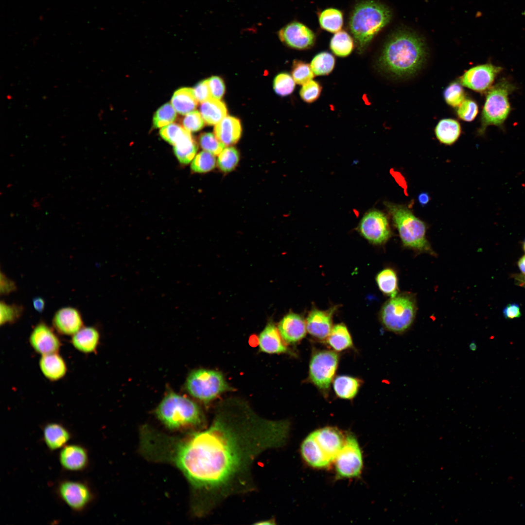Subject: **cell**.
Returning a JSON list of instances; mask_svg holds the SVG:
<instances>
[{"mask_svg": "<svg viewBox=\"0 0 525 525\" xmlns=\"http://www.w3.org/2000/svg\"><path fill=\"white\" fill-rule=\"evenodd\" d=\"M292 76L296 83L303 85L312 80L314 73L308 64L295 60L292 68Z\"/></svg>", "mask_w": 525, "mask_h": 525, "instance_id": "ab89813d", "label": "cell"}, {"mask_svg": "<svg viewBox=\"0 0 525 525\" xmlns=\"http://www.w3.org/2000/svg\"><path fill=\"white\" fill-rule=\"evenodd\" d=\"M320 27L324 30L337 33L340 31L344 22L343 14L339 9L329 8L318 13Z\"/></svg>", "mask_w": 525, "mask_h": 525, "instance_id": "f546056e", "label": "cell"}, {"mask_svg": "<svg viewBox=\"0 0 525 525\" xmlns=\"http://www.w3.org/2000/svg\"><path fill=\"white\" fill-rule=\"evenodd\" d=\"M335 308L328 311L312 310L306 319L308 332L313 337L324 340L327 338L332 328V316Z\"/></svg>", "mask_w": 525, "mask_h": 525, "instance_id": "d6986e66", "label": "cell"}, {"mask_svg": "<svg viewBox=\"0 0 525 525\" xmlns=\"http://www.w3.org/2000/svg\"><path fill=\"white\" fill-rule=\"evenodd\" d=\"M346 435L338 429L327 426L308 435L300 445L304 461L316 469L327 468L334 463L344 444Z\"/></svg>", "mask_w": 525, "mask_h": 525, "instance_id": "5b68a950", "label": "cell"}, {"mask_svg": "<svg viewBox=\"0 0 525 525\" xmlns=\"http://www.w3.org/2000/svg\"><path fill=\"white\" fill-rule=\"evenodd\" d=\"M22 306L7 304L1 301L0 303V324L4 325L15 323L22 315Z\"/></svg>", "mask_w": 525, "mask_h": 525, "instance_id": "f35d334b", "label": "cell"}, {"mask_svg": "<svg viewBox=\"0 0 525 525\" xmlns=\"http://www.w3.org/2000/svg\"><path fill=\"white\" fill-rule=\"evenodd\" d=\"M327 339L328 344L336 351H342L352 346L349 330L342 323L333 326Z\"/></svg>", "mask_w": 525, "mask_h": 525, "instance_id": "4dcf8cb0", "label": "cell"}, {"mask_svg": "<svg viewBox=\"0 0 525 525\" xmlns=\"http://www.w3.org/2000/svg\"><path fill=\"white\" fill-rule=\"evenodd\" d=\"M274 522H275V521L273 520V519H269V520H267L262 521L261 522H260L259 523H257L256 524H260H260L261 525H262H262H265V524L272 525V524H275V523Z\"/></svg>", "mask_w": 525, "mask_h": 525, "instance_id": "6f0895ef", "label": "cell"}, {"mask_svg": "<svg viewBox=\"0 0 525 525\" xmlns=\"http://www.w3.org/2000/svg\"><path fill=\"white\" fill-rule=\"evenodd\" d=\"M290 423L259 416L245 401L230 398L217 405L209 427L183 437L153 428L142 438L147 460L171 464L191 488L194 515L206 516L227 498L253 490V464L262 453L283 447Z\"/></svg>", "mask_w": 525, "mask_h": 525, "instance_id": "6da1fadb", "label": "cell"}, {"mask_svg": "<svg viewBox=\"0 0 525 525\" xmlns=\"http://www.w3.org/2000/svg\"><path fill=\"white\" fill-rule=\"evenodd\" d=\"M200 113L208 125H215L227 116V108L225 104L220 100L210 98L201 103Z\"/></svg>", "mask_w": 525, "mask_h": 525, "instance_id": "83f0119b", "label": "cell"}, {"mask_svg": "<svg viewBox=\"0 0 525 525\" xmlns=\"http://www.w3.org/2000/svg\"><path fill=\"white\" fill-rule=\"evenodd\" d=\"M280 333L288 344H294L300 341L306 333V322L300 315L290 313L285 315L278 325Z\"/></svg>", "mask_w": 525, "mask_h": 525, "instance_id": "ac0fdd59", "label": "cell"}, {"mask_svg": "<svg viewBox=\"0 0 525 525\" xmlns=\"http://www.w3.org/2000/svg\"><path fill=\"white\" fill-rule=\"evenodd\" d=\"M171 104L166 103L156 112L153 119L155 128H160L172 123L176 118V113Z\"/></svg>", "mask_w": 525, "mask_h": 525, "instance_id": "74e56055", "label": "cell"}, {"mask_svg": "<svg viewBox=\"0 0 525 525\" xmlns=\"http://www.w3.org/2000/svg\"><path fill=\"white\" fill-rule=\"evenodd\" d=\"M295 88V82L289 74L280 73L275 78L273 88L275 92L281 96H287L293 92Z\"/></svg>", "mask_w": 525, "mask_h": 525, "instance_id": "7bdbcfd3", "label": "cell"}, {"mask_svg": "<svg viewBox=\"0 0 525 525\" xmlns=\"http://www.w3.org/2000/svg\"><path fill=\"white\" fill-rule=\"evenodd\" d=\"M189 132L183 126L172 123L162 127L159 131V134L164 140L174 145L181 140Z\"/></svg>", "mask_w": 525, "mask_h": 525, "instance_id": "b9f144b4", "label": "cell"}, {"mask_svg": "<svg viewBox=\"0 0 525 525\" xmlns=\"http://www.w3.org/2000/svg\"><path fill=\"white\" fill-rule=\"evenodd\" d=\"M39 366L43 376L52 382L64 378L68 370L65 360L58 352L41 355Z\"/></svg>", "mask_w": 525, "mask_h": 525, "instance_id": "44dd1931", "label": "cell"}, {"mask_svg": "<svg viewBox=\"0 0 525 525\" xmlns=\"http://www.w3.org/2000/svg\"><path fill=\"white\" fill-rule=\"evenodd\" d=\"M211 98L220 100L225 92V85L219 76H213L208 79Z\"/></svg>", "mask_w": 525, "mask_h": 525, "instance_id": "c3c4849f", "label": "cell"}, {"mask_svg": "<svg viewBox=\"0 0 525 525\" xmlns=\"http://www.w3.org/2000/svg\"><path fill=\"white\" fill-rule=\"evenodd\" d=\"M404 246L416 251L434 254L426 238L425 223L406 207L385 203Z\"/></svg>", "mask_w": 525, "mask_h": 525, "instance_id": "8992f818", "label": "cell"}, {"mask_svg": "<svg viewBox=\"0 0 525 525\" xmlns=\"http://www.w3.org/2000/svg\"><path fill=\"white\" fill-rule=\"evenodd\" d=\"M503 314L506 319L519 318L521 316L520 306L518 303L508 304L503 309Z\"/></svg>", "mask_w": 525, "mask_h": 525, "instance_id": "816d5d0a", "label": "cell"}, {"mask_svg": "<svg viewBox=\"0 0 525 525\" xmlns=\"http://www.w3.org/2000/svg\"><path fill=\"white\" fill-rule=\"evenodd\" d=\"M175 154L179 162L183 164L190 163L194 157L197 151V144L190 132L174 145Z\"/></svg>", "mask_w": 525, "mask_h": 525, "instance_id": "d6a6232c", "label": "cell"}, {"mask_svg": "<svg viewBox=\"0 0 525 525\" xmlns=\"http://www.w3.org/2000/svg\"><path fill=\"white\" fill-rule=\"evenodd\" d=\"M391 17L389 8L378 1L362 0L355 4L349 17L348 27L359 52L366 50Z\"/></svg>", "mask_w": 525, "mask_h": 525, "instance_id": "3957f363", "label": "cell"}, {"mask_svg": "<svg viewBox=\"0 0 525 525\" xmlns=\"http://www.w3.org/2000/svg\"><path fill=\"white\" fill-rule=\"evenodd\" d=\"M358 230L364 238L374 244L385 243L391 234L386 216L376 210H369L363 216Z\"/></svg>", "mask_w": 525, "mask_h": 525, "instance_id": "7c38bea8", "label": "cell"}, {"mask_svg": "<svg viewBox=\"0 0 525 525\" xmlns=\"http://www.w3.org/2000/svg\"><path fill=\"white\" fill-rule=\"evenodd\" d=\"M0 294L8 295L16 290L17 288L15 283L7 278L2 272L0 273Z\"/></svg>", "mask_w": 525, "mask_h": 525, "instance_id": "f907efd6", "label": "cell"}, {"mask_svg": "<svg viewBox=\"0 0 525 525\" xmlns=\"http://www.w3.org/2000/svg\"><path fill=\"white\" fill-rule=\"evenodd\" d=\"M33 305L36 311L41 312L45 307V301L42 298L36 297L33 300Z\"/></svg>", "mask_w": 525, "mask_h": 525, "instance_id": "f5cc1de1", "label": "cell"}, {"mask_svg": "<svg viewBox=\"0 0 525 525\" xmlns=\"http://www.w3.org/2000/svg\"><path fill=\"white\" fill-rule=\"evenodd\" d=\"M337 478L359 477L363 467L362 451L354 435L348 433L342 449L334 463Z\"/></svg>", "mask_w": 525, "mask_h": 525, "instance_id": "30bf717a", "label": "cell"}, {"mask_svg": "<svg viewBox=\"0 0 525 525\" xmlns=\"http://www.w3.org/2000/svg\"><path fill=\"white\" fill-rule=\"evenodd\" d=\"M240 159V154L236 148L229 146L224 148L218 155L217 165L224 173H229L237 166Z\"/></svg>", "mask_w": 525, "mask_h": 525, "instance_id": "d590c367", "label": "cell"}, {"mask_svg": "<svg viewBox=\"0 0 525 525\" xmlns=\"http://www.w3.org/2000/svg\"><path fill=\"white\" fill-rule=\"evenodd\" d=\"M523 248L524 251L525 252V239L524 240V241L523 242Z\"/></svg>", "mask_w": 525, "mask_h": 525, "instance_id": "680465c9", "label": "cell"}, {"mask_svg": "<svg viewBox=\"0 0 525 525\" xmlns=\"http://www.w3.org/2000/svg\"><path fill=\"white\" fill-rule=\"evenodd\" d=\"M416 312V301L413 297L402 294L390 298L384 304L380 312V319L385 329L400 334L411 326Z\"/></svg>", "mask_w": 525, "mask_h": 525, "instance_id": "52a82bcc", "label": "cell"}, {"mask_svg": "<svg viewBox=\"0 0 525 525\" xmlns=\"http://www.w3.org/2000/svg\"><path fill=\"white\" fill-rule=\"evenodd\" d=\"M361 385V381L355 377L340 375L336 377L333 383V389L336 395L343 399H353L357 394Z\"/></svg>", "mask_w": 525, "mask_h": 525, "instance_id": "f1b7e54d", "label": "cell"}, {"mask_svg": "<svg viewBox=\"0 0 525 525\" xmlns=\"http://www.w3.org/2000/svg\"><path fill=\"white\" fill-rule=\"evenodd\" d=\"M520 506L523 509H524L525 508V505L524 504V503H521Z\"/></svg>", "mask_w": 525, "mask_h": 525, "instance_id": "91938a15", "label": "cell"}, {"mask_svg": "<svg viewBox=\"0 0 525 525\" xmlns=\"http://www.w3.org/2000/svg\"><path fill=\"white\" fill-rule=\"evenodd\" d=\"M280 332L273 322H269L258 337L260 350L268 354H281L289 351Z\"/></svg>", "mask_w": 525, "mask_h": 525, "instance_id": "ffe728a7", "label": "cell"}, {"mask_svg": "<svg viewBox=\"0 0 525 525\" xmlns=\"http://www.w3.org/2000/svg\"><path fill=\"white\" fill-rule=\"evenodd\" d=\"M182 122L183 127L190 132L199 131L205 125V121L200 112L197 110L186 115Z\"/></svg>", "mask_w": 525, "mask_h": 525, "instance_id": "7dc6e473", "label": "cell"}, {"mask_svg": "<svg viewBox=\"0 0 525 525\" xmlns=\"http://www.w3.org/2000/svg\"><path fill=\"white\" fill-rule=\"evenodd\" d=\"M376 280L380 290L385 295L394 297L398 295V279L395 271L391 268L382 270L377 275Z\"/></svg>", "mask_w": 525, "mask_h": 525, "instance_id": "836d02e7", "label": "cell"}, {"mask_svg": "<svg viewBox=\"0 0 525 525\" xmlns=\"http://www.w3.org/2000/svg\"><path fill=\"white\" fill-rule=\"evenodd\" d=\"M58 493L71 509L80 511L91 501L93 496L89 488L85 483L65 481L60 484Z\"/></svg>", "mask_w": 525, "mask_h": 525, "instance_id": "2e32d148", "label": "cell"}, {"mask_svg": "<svg viewBox=\"0 0 525 525\" xmlns=\"http://www.w3.org/2000/svg\"><path fill=\"white\" fill-rule=\"evenodd\" d=\"M59 460L65 469L77 471L83 470L88 462V456L86 450L77 445L65 446L61 451Z\"/></svg>", "mask_w": 525, "mask_h": 525, "instance_id": "603a6c76", "label": "cell"}, {"mask_svg": "<svg viewBox=\"0 0 525 525\" xmlns=\"http://www.w3.org/2000/svg\"><path fill=\"white\" fill-rule=\"evenodd\" d=\"M193 89L198 102L203 103L212 98L208 79L199 82Z\"/></svg>", "mask_w": 525, "mask_h": 525, "instance_id": "681fc988", "label": "cell"}, {"mask_svg": "<svg viewBox=\"0 0 525 525\" xmlns=\"http://www.w3.org/2000/svg\"><path fill=\"white\" fill-rule=\"evenodd\" d=\"M513 89L512 85L504 81L500 82L489 91L482 111L481 125L478 132L479 135L484 134L488 126H499L505 121L510 110L508 97Z\"/></svg>", "mask_w": 525, "mask_h": 525, "instance_id": "9c48e42d", "label": "cell"}, {"mask_svg": "<svg viewBox=\"0 0 525 525\" xmlns=\"http://www.w3.org/2000/svg\"><path fill=\"white\" fill-rule=\"evenodd\" d=\"M277 34L285 45L298 50L311 48L316 40V35L311 29L296 20L284 25L278 31Z\"/></svg>", "mask_w": 525, "mask_h": 525, "instance_id": "4fadbf2b", "label": "cell"}, {"mask_svg": "<svg viewBox=\"0 0 525 525\" xmlns=\"http://www.w3.org/2000/svg\"><path fill=\"white\" fill-rule=\"evenodd\" d=\"M186 388L193 397L205 403L215 399L222 393L233 390L220 372L200 368L188 375Z\"/></svg>", "mask_w": 525, "mask_h": 525, "instance_id": "ba28073f", "label": "cell"}, {"mask_svg": "<svg viewBox=\"0 0 525 525\" xmlns=\"http://www.w3.org/2000/svg\"><path fill=\"white\" fill-rule=\"evenodd\" d=\"M335 63L333 55L327 52H322L313 58L310 66L315 75H326L332 71Z\"/></svg>", "mask_w": 525, "mask_h": 525, "instance_id": "e575fe53", "label": "cell"}, {"mask_svg": "<svg viewBox=\"0 0 525 525\" xmlns=\"http://www.w3.org/2000/svg\"><path fill=\"white\" fill-rule=\"evenodd\" d=\"M517 264L522 274H525V255H523L519 259Z\"/></svg>", "mask_w": 525, "mask_h": 525, "instance_id": "9f6ffc18", "label": "cell"}, {"mask_svg": "<svg viewBox=\"0 0 525 525\" xmlns=\"http://www.w3.org/2000/svg\"><path fill=\"white\" fill-rule=\"evenodd\" d=\"M427 55L423 39L406 29L393 32L386 41L378 65L385 74L397 79L412 77L425 63Z\"/></svg>", "mask_w": 525, "mask_h": 525, "instance_id": "7a4b0ae2", "label": "cell"}, {"mask_svg": "<svg viewBox=\"0 0 525 525\" xmlns=\"http://www.w3.org/2000/svg\"><path fill=\"white\" fill-rule=\"evenodd\" d=\"M502 68L491 64H485L472 67L459 78V83L474 91L482 92L491 86L495 77Z\"/></svg>", "mask_w": 525, "mask_h": 525, "instance_id": "5bb4252c", "label": "cell"}, {"mask_svg": "<svg viewBox=\"0 0 525 525\" xmlns=\"http://www.w3.org/2000/svg\"><path fill=\"white\" fill-rule=\"evenodd\" d=\"M43 437L48 447L54 450L64 446L70 440V435L62 425L53 422L48 423L44 427Z\"/></svg>", "mask_w": 525, "mask_h": 525, "instance_id": "d4e9b609", "label": "cell"}, {"mask_svg": "<svg viewBox=\"0 0 525 525\" xmlns=\"http://www.w3.org/2000/svg\"><path fill=\"white\" fill-rule=\"evenodd\" d=\"M321 90L319 83L311 80L302 85L299 95L303 101L307 103H312L319 97Z\"/></svg>", "mask_w": 525, "mask_h": 525, "instance_id": "f6af8a7d", "label": "cell"}, {"mask_svg": "<svg viewBox=\"0 0 525 525\" xmlns=\"http://www.w3.org/2000/svg\"><path fill=\"white\" fill-rule=\"evenodd\" d=\"M33 349L41 355L58 352L61 346L60 340L54 331L43 322L36 324L29 338Z\"/></svg>", "mask_w": 525, "mask_h": 525, "instance_id": "9a60e30c", "label": "cell"}, {"mask_svg": "<svg viewBox=\"0 0 525 525\" xmlns=\"http://www.w3.org/2000/svg\"><path fill=\"white\" fill-rule=\"evenodd\" d=\"M457 107L456 113L458 117L466 122L473 121L478 112L477 104L470 99H465Z\"/></svg>", "mask_w": 525, "mask_h": 525, "instance_id": "bcb514c9", "label": "cell"}, {"mask_svg": "<svg viewBox=\"0 0 525 525\" xmlns=\"http://www.w3.org/2000/svg\"><path fill=\"white\" fill-rule=\"evenodd\" d=\"M338 361V355L332 350L317 351L312 356L309 365V378L312 383L324 393L329 389Z\"/></svg>", "mask_w": 525, "mask_h": 525, "instance_id": "8fae6325", "label": "cell"}, {"mask_svg": "<svg viewBox=\"0 0 525 525\" xmlns=\"http://www.w3.org/2000/svg\"><path fill=\"white\" fill-rule=\"evenodd\" d=\"M201 147L214 156L218 155L224 149L225 145L211 133H203L199 138Z\"/></svg>", "mask_w": 525, "mask_h": 525, "instance_id": "ee69618b", "label": "cell"}, {"mask_svg": "<svg viewBox=\"0 0 525 525\" xmlns=\"http://www.w3.org/2000/svg\"><path fill=\"white\" fill-rule=\"evenodd\" d=\"M52 324L57 333L67 336H72L84 327L80 313L72 307H63L57 311Z\"/></svg>", "mask_w": 525, "mask_h": 525, "instance_id": "e0dca14e", "label": "cell"}, {"mask_svg": "<svg viewBox=\"0 0 525 525\" xmlns=\"http://www.w3.org/2000/svg\"><path fill=\"white\" fill-rule=\"evenodd\" d=\"M430 197L429 195L425 192L420 193L418 196V200L422 206L426 205L429 202Z\"/></svg>", "mask_w": 525, "mask_h": 525, "instance_id": "11a10c76", "label": "cell"}, {"mask_svg": "<svg viewBox=\"0 0 525 525\" xmlns=\"http://www.w3.org/2000/svg\"><path fill=\"white\" fill-rule=\"evenodd\" d=\"M330 48L336 56L346 57L350 55L354 48V42L351 36L344 30L336 33L332 37Z\"/></svg>", "mask_w": 525, "mask_h": 525, "instance_id": "1f68e13d", "label": "cell"}, {"mask_svg": "<svg viewBox=\"0 0 525 525\" xmlns=\"http://www.w3.org/2000/svg\"><path fill=\"white\" fill-rule=\"evenodd\" d=\"M216 166L214 155L206 151H201L193 158L192 164V170L196 173H204L212 170Z\"/></svg>", "mask_w": 525, "mask_h": 525, "instance_id": "8d00e7d4", "label": "cell"}, {"mask_svg": "<svg viewBox=\"0 0 525 525\" xmlns=\"http://www.w3.org/2000/svg\"><path fill=\"white\" fill-rule=\"evenodd\" d=\"M158 419L171 430L202 429L206 419L200 407L193 401L174 392L168 393L156 410Z\"/></svg>", "mask_w": 525, "mask_h": 525, "instance_id": "277c9868", "label": "cell"}, {"mask_svg": "<svg viewBox=\"0 0 525 525\" xmlns=\"http://www.w3.org/2000/svg\"><path fill=\"white\" fill-rule=\"evenodd\" d=\"M100 338V333L96 328L92 326H84L71 336V343L79 351L89 354L96 350Z\"/></svg>", "mask_w": 525, "mask_h": 525, "instance_id": "cb8c5ba5", "label": "cell"}, {"mask_svg": "<svg viewBox=\"0 0 525 525\" xmlns=\"http://www.w3.org/2000/svg\"><path fill=\"white\" fill-rule=\"evenodd\" d=\"M214 133L217 139L225 145L235 144L241 136L240 121L234 117L227 116L215 124Z\"/></svg>", "mask_w": 525, "mask_h": 525, "instance_id": "7402d4cb", "label": "cell"}, {"mask_svg": "<svg viewBox=\"0 0 525 525\" xmlns=\"http://www.w3.org/2000/svg\"><path fill=\"white\" fill-rule=\"evenodd\" d=\"M443 95L446 103L454 107H458L465 99V93L462 86L455 82L447 87Z\"/></svg>", "mask_w": 525, "mask_h": 525, "instance_id": "60d3db41", "label": "cell"}, {"mask_svg": "<svg viewBox=\"0 0 525 525\" xmlns=\"http://www.w3.org/2000/svg\"><path fill=\"white\" fill-rule=\"evenodd\" d=\"M461 132L460 123L453 119H443L438 123L435 129L436 136L441 143L452 145L458 139Z\"/></svg>", "mask_w": 525, "mask_h": 525, "instance_id": "484cf974", "label": "cell"}, {"mask_svg": "<svg viewBox=\"0 0 525 525\" xmlns=\"http://www.w3.org/2000/svg\"><path fill=\"white\" fill-rule=\"evenodd\" d=\"M512 277L516 284L525 288V274H513Z\"/></svg>", "mask_w": 525, "mask_h": 525, "instance_id": "db71d44e", "label": "cell"}, {"mask_svg": "<svg viewBox=\"0 0 525 525\" xmlns=\"http://www.w3.org/2000/svg\"><path fill=\"white\" fill-rule=\"evenodd\" d=\"M171 104L177 112L184 115L194 110L197 106L198 101L192 88H182L175 92L171 99Z\"/></svg>", "mask_w": 525, "mask_h": 525, "instance_id": "4316f807", "label": "cell"}]
</instances>
